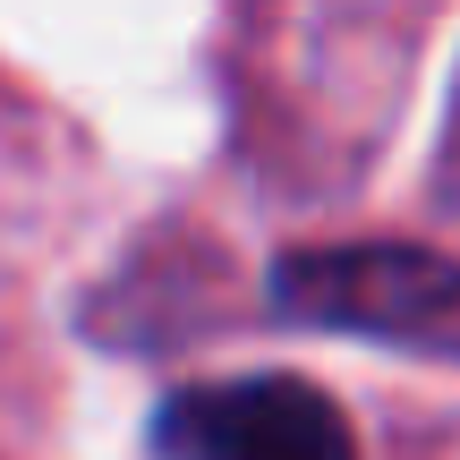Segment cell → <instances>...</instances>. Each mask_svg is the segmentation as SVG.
I'll return each mask as SVG.
<instances>
[{
	"label": "cell",
	"mask_w": 460,
	"mask_h": 460,
	"mask_svg": "<svg viewBox=\"0 0 460 460\" xmlns=\"http://www.w3.org/2000/svg\"><path fill=\"white\" fill-rule=\"evenodd\" d=\"M273 307L307 324L376 332L401 349H460V264L435 247H298L273 264Z\"/></svg>",
	"instance_id": "obj_1"
},
{
	"label": "cell",
	"mask_w": 460,
	"mask_h": 460,
	"mask_svg": "<svg viewBox=\"0 0 460 460\" xmlns=\"http://www.w3.org/2000/svg\"><path fill=\"white\" fill-rule=\"evenodd\" d=\"M154 435L171 460H358L349 418L298 376L188 384V393H171Z\"/></svg>",
	"instance_id": "obj_2"
}]
</instances>
